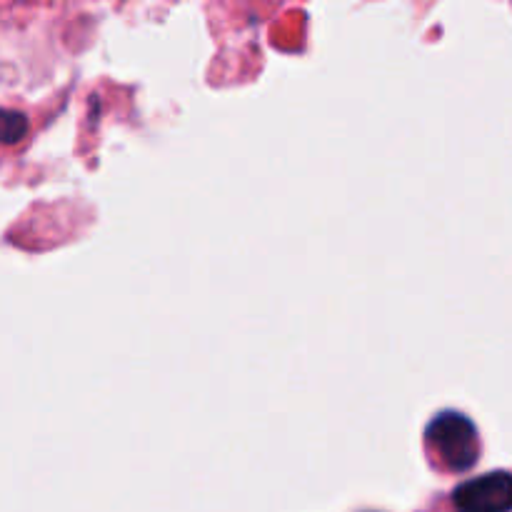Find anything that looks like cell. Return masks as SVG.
Here are the masks:
<instances>
[{"mask_svg":"<svg viewBox=\"0 0 512 512\" xmlns=\"http://www.w3.org/2000/svg\"><path fill=\"white\" fill-rule=\"evenodd\" d=\"M458 512H510L512 510V473L495 470L468 480L453 493Z\"/></svg>","mask_w":512,"mask_h":512,"instance_id":"obj_2","label":"cell"},{"mask_svg":"<svg viewBox=\"0 0 512 512\" xmlns=\"http://www.w3.org/2000/svg\"><path fill=\"white\" fill-rule=\"evenodd\" d=\"M425 440L435 458L453 473L470 470L480 458L478 430L470 423V418L460 413H440L428 425Z\"/></svg>","mask_w":512,"mask_h":512,"instance_id":"obj_1","label":"cell"},{"mask_svg":"<svg viewBox=\"0 0 512 512\" xmlns=\"http://www.w3.org/2000/svg\"><path fill=\"white\" fill-rule=\"evenodd\" d=\"M30 125L20 110L0 108V145H18L25 140Z\"/></svg>","mask_w":512,"mask_h":512,"instance_id":"obj_3","label":"cell"}]
</instances>
